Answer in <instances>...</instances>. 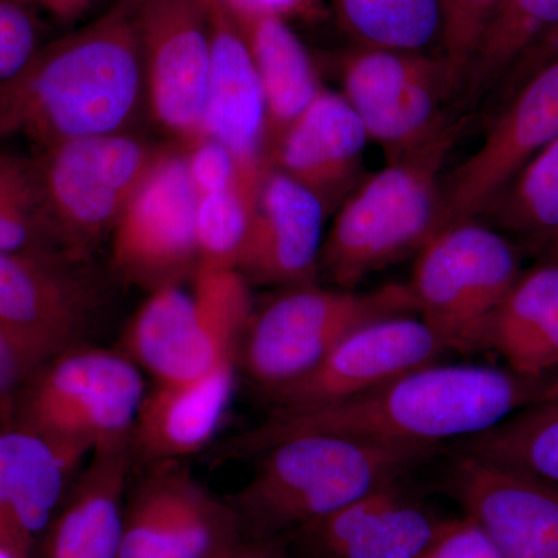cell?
<instances>
[{
    "label": "cell",
    "instance_id": "6da1fadb",
    "mask_svg": "<svg viewBox=\"0 0 558 558\" xmlns=\"http://www.w3.org/2000/svg\"><path fill=\"white\" fill-rule=\"evenodd\" d=\"M554 385L556 379H524L494 366L432 363L332 405L271 411L256 427L227 440L218 461L252 459L279 440L306 433L438 450L444 442L473 438L524 407L553 398Z\"/></svg>",
    "mask_w": 558,
    "mask_h": 558
},
{
    "label": "cell",
    "instance_id": "7a4b0ae2",
    "mask_svg": "<svg viewBox=\"0 0 558 558\" xmlns=\"http://www.w3.org/2000/svg\"><path fill=\"white\" fill-rule=\"evenodd\" d=\"M140 3L120 0L0 83V140L27 138L43 149L126 132L145 98Z\"/></svg>",
    "mask_w": 558,
    "mask_h": 558
},
{
    "label": "cell",
    "instance_id": "3957f363",
    "mask_svg": "<svg viewBox=\"0 0 558 558\" xmlns=\"http://www.w3.org/2000/svg\"><path fill=\"white\" fill-rule=\"evenodd\" d=\"M438 450L306 433L259 451L252 478L227 498L247 539L282 538L399 483Z\"/></svg>",
    "mask_w": 558,
    "mask_h": 558
},
{
    "label": "cell",
    "instance_id": "277c9868",
    "mask_svg": "<svg viewBox=\"0 0 558 558\" xmlns=\"http://www.w3.org/2000/svg\"><path fill=\"white\" fill-rule=\"evenodd\" d=\"M464 123L451 121L414 153L363 178L341 202L319 263L336 288L355 290L376 271L417 255L439 233L440 171Z\"/></svg>",
    "mask_w": 558,
    "mask_h": 558
},
{
    "label": "cell",
    "instance_id": "5b68a950",
    "mask_svg": "<svg viewBox=\"0 0 558 558\" xmlns=\"http://www.w3.org/2000/svg\"><path fill=\"white\" fill-rule=\"evenodd\" d=\"M191 281V289L174 284L149 293L121 339V351L156 384L199 379L240 360L253 314L247 278L199 266Z\"/></svg>",
    "mask_w": 558,
    "mask_h": 558
},
{
    "label": "cell",
    "instance_id": "8992f818",
    "mask_svg": "<svg viewBox=\"0 0 558 558\" xmlns=\"http://www.w3.org/2000/svg\"><path fill=\"white\" fill-rule=\"evenodd\" d=\"M145 395L142 369L123 351L76 344L33 374L7 422L89 457L131 439Z\"/></svg>",
    "mask_w": 558,
    "mask_h": 558
},
{
    "label": "cell",
    "instance_id": "52a82bcc",
    "mask_svg": "<svg viewBox=\"0 0 558 558\" xmlns=\"http://www.w3.org/2000/svg\"><path fill=\"white\" fill-rule=\"evenodd\" d=\"M414 314L409 284L369 292L293 286L253 312L238 363L267 395L306 376L360 326Z\"/></svg>",
    "mask_w": 558,
    "mask_h": 558
},
{
    "label": "cell",
    "instance_id": "ba28073f",
    "mask_svg": "<svg viewBox=\"0 0 558 558\" xmlns=\"http://www.w3.org/2000/svg\"><path fill=\"white\" fill-rule=\"evenodd\" d=\"M508 238L476 219L440 230L416 255V314L450 351L486 349L488 326L521 275Z\"/></svg>",
    "mask_w": 558,
    "mask_h": 558
},
{
    "label": "cell",
    "instance_id": "9c48e42d",
    "mask_svg": "<svg viewBox=\"0 0 558 558\" xmlns=\"http://www.w3.org/2000/svg\"><path fill=\"white\" fill-rule=\"evenodd\" d=\"M161 150L128 132L39 149L33 161L58 252L81 260L112 234Z\"/></svg>",
    "mask_w": 558,
    "mask_h": 558
},
{
    "label": "cell",
    "instance_id": "30bf717a",
    "mask_svg": "<svg viewBox=\"0 0 558 558\" xmlns=\"http://www.w3.org/2000/svg\"><path fill=\"white\" fill-rule=\"evenodd\" d=\"M557 137L558 54L502 90L501 109L480 148L442 179L440 230L480 218L517 172Z\"/></svg>",
    "mask_w": 558,
    "mask_h": 558
},
{
    "label": "cell",
    "instance_id": "8fae6325",
    "mask_svg": "<svg viewBox=\"0 0 558 558\" xmlns=\"http://www.w3.org/2000/svg\"><path fill=\"white\" fill-rule=\"evenodd\" d=\"M244 539L227 498L180 462L150 465L124 501L120 558H223Z\"/></svg>",
    "mask_w": 558,
    "mask_h": 558
},
{
    "label": "cell",
    "instance_id": "7c38bea8",
    "mask_svg": "<svg viewBox=\"0 0 558 558\" xmlns=\"http://www.w3.org/2000/svg\"><path fill=\"white\" fill-rule=\"evenodd\" d=\"M197 204L183 150H161L112 231V264L121 277L149 293L193 277Z\"/></svg>",
    "mask_w": 558,
    "mask_h": 558
},
{
    "label": "cell",
    "instance_id": "4fadbf2b",
    "mask_svg": "<svg viewBox=\"0 0 558 558\" xmlns=\"http://www.w3.org/2000/svg\"><path fill=\"white\" fill-rule=\"evenodd\" d=\"M138 35L150 113L161 130L189 148L204 138L211 62L209 0H142Z\"/></svg>",
    "mask_w": 558,
    "mask_h": 558
},
{
    "label": "cell",
    "instance_id": "5bb4252c",
    "mask_svg": "<svg viewBox=\"0 0 558 558\" xmlns=\"http://www.w3.org/2000/svg\"><path fill=\"white\" fill-rule=\"evenodd\" d=\"M446 352L449 349L421 318H380L352 330L306 376L266 396L274 411L332 405L438 363Z\"/></svg>",
    "mask_w": 558,
    "mask_h": 558
},
{
    "label": "cell",
    "instance_id": "9a60e30c",
    "mask_svg": "<svg viewBox=\"0 0 558 558\" xmlns=\"http://www.w3.org/2000/svg\"><path fill=\"white\" fill-rule=\"evenodd\" d=\"M451 492L502 558H558V486L457 453Z\"/></svg>",
    "mask_w": 558,
    "mask_h": 558
},
{
    "label": "cell",
    "instance_id": "2e32d148",
    "mask_svg": "<svg viewBox=\"0 0 558 558\" xmlns=\"http://www.w3.org/2000/svg\"><path fill=\"white\" fill-rule=\"evenodd\" d=\"M80 453L0 422V548L31 558L76 480Z\"/></svg>",
    "mask_w": 558,
    "mask_h": 558
},
{
    "label": "cell",
    "instance_id": "e0dca14e",
    "mask_svg": "<svg viewBox=\"0 0 558 558\" xmlns=\"http://www.w3.org/2000/svg\"><path fill=\"white\" fill-rule=\"evenodd\" d=\"M449 520L395 483L293 534L312 558H418Z\"/></svg>",
    "mask_w": 558,
    "mask_h": 558
},
{
    "label": "cell",
    "instance_id": "ac0fdd59",
    "mask_svg": "<svg viewBox=\"0 0 558 558\" xmlns=\"http://www.w3.org/2000/svg\"><path fill=\"white\" fill-rule=\"evenodd\" d=\"M368 142L363 121L347 98L323 87L271 146L269 167L317 194L330 213L362 182Z\"/></svg>",
    "mask_w": 558,
    "mask_h": 558
},
{
    "label": "cell",
    "instance_id": "d6986e66",
    "mask_svg": "<svg viewBox=\"0 0 558 558\" xmlns=\"http://www.w3.org/2000/svg\"><path fill=\"white\" fill-rule=\"evenodd\" d=\"M328 215L317 194L277 168H267L241 274L264 284H312L322 263Z\"/></svg>",
    "mask_w": 558,
    "mask_h": 558
},
{
    "label": "cell",
    "instance_id": "ffe728a7",
    "mask_svg": "<svg viewBox=\"0 0 558 558\" xmlns=\"http://www.w3.org/2000/svg\"><path fill=\"white\" fill-rule=\"evenodd\" d=\"M211 62L204 109V137L226 146L242 168L264 174L267 108L255 62L240 27L220 0H209Z\"/></svg>",
    "mask_w": 558,
    "mask_h": 558
},
{
    "label": "cell",
    "instance_id": "44dd1931",
    "mask_svg": "<svg viewBox=\"0 0 558 558\" xmlns=\"http://www.w3.org/2000/svg\"><path fill=\"white\" fill-rule=\"evenodd\" d=\"M58 253H0V322L61 351L84 343L94 293Z\"/></svg>",
    "mask_w": 558,
    "mask_h": 558
},
{
    "label": "cell",
    "instance_id": "7402d4cb",
    "mask_svg": "<svg viewBox=\"0 0 558 558\" xmlns=\"http://www.w3.org/2000/svg\"><path fill=\"white\" fill-rule=\"evenodd\" d=\"M236 366L230 359L199 379L146 389L132 428V458L154 465L207 449L233 398Z\"/></svg>",
    "mask_w": 558,
    "mask_h": 558
},
{
    "label": "cell",
    "instance_id": "603a6c76",
    "mask_svg": "<svg viewBox=\"0 0 558 558\" xmlns=\"http://www.w3.org/2000/svg\"><path fill=\"white\" fill-rule=\"evenodd\" d=\"M131 439L92 451L43 537V558H120Z\"/></svg>",
    "mask_w": 558,
    "mask_h": 558
},
{
    "label": "cell",
    "instance_id": "cb8c5ba5",
    "mask_svg": "<svg viewBox=\"0 0 558 558\" xmlns=\"http://www.w3.org/2000/svg\"><path fill=\"white\" fill-rule=\"evenodd\" d=\"M486 349L508 369L531 380L549 379L558 369V264L521 271L488 326Z\"/></svg>",
    "mask_w": 558,
    "mask_h": 558
},
{
    "label": "cell",
    "instance_id": "d4e9b609",
    "mask_svg": "<svg viewBox=\"0 0 558 558\" xmlns=\"http://www.w3.org/2000/svg\"><path fill=\"white\" fill-rule=\"evenodd\" d=\"M230 11V10H229ZM258 72L267 108V161L279 135L323 89L310 51L288 21L233 14Z\"/></svg>",
    "mask_w": 558,
    "mask_h": 558
},
{
    "label": "cell",
    "instance_id": "484cf974",
    "mask_svg": "<svg viewBox=\"0 0 558 558\" xmlns=\"http://www.w3.org/2000/svg\"><path fill=\"white\" fill-rule=\"evenodd\" d=\"M558 27V0H499L462 80L469 100L505 83L535 44Z\"/></svg>",
    "mask_w": 558,
    "mask_h": 558
},
{
    "label": "cell",
    "instance_id": "4316f807",
    "mask_svg": "<svg viewBox=\"0 0 558 558\" xmlns=\"http://www.w3.org/2000/svg\"><path fill=\"white\" fill-rule=\"evenodd\" d=\"M453 446L458 454L558 486V396L531 403L494 428Z\"/></svg>",
    "mask_w": 558,
    "mask_h": 558
},
{
    "label": "cell",
    "instance_id": "83f0119b",
    "mask_svg": "<svg viewBox=\"0 0 558 558\" xmlns=\"http://www.w3.org/2000/svg\"><path fill=\"white\" fill-rule=\"evenodd\" d=\"M355 47L429 53L442 46L440 0H328Z\"/></svg>",
    "mask_w": 558,
    "mask_h": 558
},
{
    "label": "cell",
    "instance_id": "f1b7e54d",
    "mask_svg": "<svg viewBox=\"0 0 558 558\" xmlns=\"http://www.w3.org/2000/svg\"><path fill=\"white\" fill-rule=\"evenodd\" d=\"M459 89L451 76H439L407 87L405 90L355 110L371 142L377 143L388 161L402 159L435 138L451 123L442 109L450 92Z\"/></svg>",
    "mask_w": 558,
    "mask_h": 558
},
{
    "label": "cell",
    "instance_id": "f546056e",
    "mask_svg": "<svg viewBox=\"0 0 558 558\" xmlns=\"http://www.w3.org/2000/svg\"><path fill=\"white\" fill-rule=\"evenodd\" d=\"M484 215L542 252L558 231V137L517 172Z\"/></svg>",
    "mask_w": 558,
    "mask_h": 558
},
{
    "label": "cell",
    "instance_id": "4dcf8cb0",
    "mask_svg": "<svg viewBox=\"0 0 558 558\" xmlns=\"http://www.w3.org/2000/svg\"><path fill=\"white\" fill-rule=\"evenodd\" d=\"M439 76H451L459 84L442 57L416 51L354 46L339 60L340 94L355 110L369 108L413 84Z\"/></svg>",
    "mask_w": 558,
    "mask_h": 558
},
{
    "label": "cell",
    "instance_id": "1f68e13d",
    "mask_svg": "<svg viewBox=\"0 0 558 558\" xmlns=\"http://www.w3.org/2000/svg\"><path fill=\"white\" fill-rule=\"evenodd\" d=\"M260 180H242L229 190L199 197L196 216L199 266L241 270Z\"/></svg>",
    "mask_w": 558,
    "mask_h": 558
},
{
    "label": "cell",
    "instance_id": "d6a6232c",
    "mask_svg": "<svg viewBox=\"0 0 558 558\" xmlns=\"http://www.w3.org/2000/svg\"><path fill=\"white\" fill-rule=\"evenodd\" d=\"M0 253H62L51 240L35 161L0 153Z\"/></svg>",
    "mask_w": 558,
    "mask_h": 558
},
{
    "label": "cell",
    "instance_id": "836d02e7",
    "mask_svg": "<svg viewBox=\"0 0 558 558\" xmlns=\"http://www.w3.org/2000/svg\"><path fill=\"white\" fill-rule=\"evenodd\" d=\"M440 3L444 13L440 57L462 87L470 58L499 0H440Z\"/></svg>",
    "mask_w": 558,
    "mask_h": 558
},
{
    "label": "cell",
    "instance_id": "e575fe53",
    "mask_svg": "<svg viewBox=\"0 0 558 558\" xmlns=\"http://www.w3.org/2000/svg\"><path fill=\"white\" fill-rule=\"evenodd\" d=\"M61 349L0 322V416L7 418L10 402L20 389Z\"/></svg>",
    "mask_w": 558,
    "mask_h": 558
},
{
    "label": "cell",
    "instance_id": "d590c367",
    "mask_svg": "<svg viewBox=\"0 0 558 558\" xmlns=\"http://www.w3.org/2000/svg\"><path fill=\"white\" fill-rule=\"evenodd\" d=\"M182 150L191 183L199 197L229 190L242 180L259 182L264 175L245 171L226 146L209 137L197 140Z\"/></svg>",
    "mask_w": 558,
    "mask_h": 558
},
{
    "label": "cell",
    "instance_id": "8d00e7d4",
    "mask_svg": "<svg viewBox=\"0 0 558 558\" xmlns=\"http://www.w3.org/2000/svg\"><path fill=\"white\" fill-rule=\"evenodd\" d=\"M36 50V28L25 7L0 0V83L16 76Z\"/></svg>",
    "mask_w": 558,
    "mask_h": 558
},
{
    "label": "cell",
    "instance_id": "74e56055",
    "mask_svg": "<svg viewBox=\"0 0 558 558\" xmlns=\"http://www.w3.org/2000/svg\"><path fill=\"white\" fill-rule=\"evenodd\" d=\"M418 558H502L494 543L469 517L447 521L435 542Z\"/></svg>",
    "mask_w": 558,
    "mask_h": 558
},
{
    "label": "cell",
    "instance_id": "f35d334b",
    "mask_svg": "<svg viewBox=\"0 0 558 558\" xmlns=\"http://www.w3.org/2000/svg\"><path fill=\"white\" fill-rule=\"evenodd\" d=\"M233 14H264L281 20L319 22L329 14L328 0H220Z\"/></svg>",
    "mask_w": 558,
    "mask_h": 558
},
{
    "label": "cell",
    "instance_id": "ab89813d",
    "mask_svg": "<svg viewBox=\"0 0 558 558\" xmlns=\"http://www.w3.org/2000/svg\"><path fill=\"white\" fill-rule=\"evenodd\" d=\"M558 54V27L546 35L545 38L535 44L531 50L521 58L519 64L509 73V80H519L526 75L532 69L537 68L542 62L550 60Z\"/></svg>",
    "mask_w": 558,
    "mask_h": 558
},
{
    "label": "cell",
    "instance_id": "60d3db41",
    "mask_svg": "<svg viewBox=\"0 0 558 558\" xmlns=\"http://www.w3.org/2000/svg\"><path fill=\"white\" fill-rule=\"evenodd\" d=\"M223 558H288L286 538L247 539Z\"/></svg>",
    "mask_w": 558,
    "mask_h": 558
},
{
    "label": "cell",
    "instance_id": "b9f144b4",
    "mask_svg": "<svg viewBox=\"0 0 558 558\" xmlns=\"http://www.w3.org/2000/svg\"><path fill=\"white\" fill-rule=\"evenodd\" d=\"M46 7L58 20H73L80 16L92 0H35Z\"/></svg>",
    "mask_w": 558,
    "mask_h": 558
},
{
    "label": "cell",
    "instance_id": "7bdbcfd3",
    "mask_svg": "<svg viewBox=\"0 0 558 558\" xmlns=\"http://www.w3.org/2000/svg\"><path fill=\"white\" fill-rule=\"evenodd\" d=\"M542 253L543 256H545V259L554 260V263L558 264V231L548 242H546Z\"/></svg>",
    "mask_w": 558,
    "mask_h": 558
},
{
    "label": "cell",
    "instance_id": "ee69618b",
    "mask_svg": "<svg viewBox=\"0 0 558 558\" xmlns=\"http://www.w3.org/2000/svg\"><path fill=\"white\" fill-rule=\"evenodd\" d=\"M0 558H17V557L14 556L13 553H10V550L0 548Z\"/></svg>",
    "mask_w": 558,
    "mask_h": 558
},
{
    "label": "cell",
    "instance_id": "f6af8a7d",
    "mask_svg": "<svg viewBox=\"0 0 558 558\" xmlns=\"http://www.w3.org/2000/svg\"><path fill=\"white\" fill-rule=\"evenodd\" d=\"M13 2L21 3V5L27 7L31 5L32 2H35V0H13Z\"/></svg>",
    "mask_w": 558,
    "mask_h": 558
},
{
    "label": "cell",
    "instance_id": "bcb514c9",
    "mask_svg": "<svg viewBox=\"0 0 558 558\" xmlns=\"http://www.w3.org/2000/svg\"><path fill=\"white\" fill-rule=\"evenodd\" d=\"M5 421V417L0 416V422Z\"/></svg>",
    "mask_w": 558,
    "mask_h": 558
}]
</instances>
